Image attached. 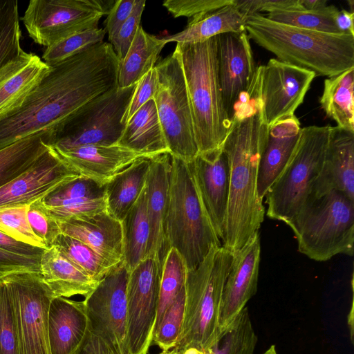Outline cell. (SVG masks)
Segmentation results:
<instances>
[{
  "instance_id": "obj_1",
  "label": "cell",
  "mask_w": 354,
  "mask_h": 354,
  "mask_svg": "<svg viewBox=\"0 0 354 354\" xmlns=\"http://www.w3.org/2000/svg\"><path fill=\"white\" fill-rule=\"evenodd\" d=\"M50 66L19 107L0 115V150L55 129L85 104L118 86L119 60L108 42Z\"/></svg>"
},
{
  "instance_id": "obj_2",
  "label": "cell",
  "mask_w": 354,
  "mask_h": 354,
  "mask_svg": "<svg viewBox=\"0 0 354 354\" xmlns=\"http://www.w3.org/2000/svg\"><path fill=\"white\" fill-rule=\"evenodd\" d=\"M268 131L259 111L246 119L232 122L221 145L230 166L222 245L233 253L259 232L264 219L265 208L258 194L257 180Z\"/></svg>"
},
{
  "instance_id": "obj_3",
  "label": "cell",
  "mask_w": 354,
  "mask_h": 354,
  "mask_svg": "<svg viewBox=\"0 0 354 354\" xmlns=\"http://www.w3.org/2000/svg\"><path fill=\"white\" fill-rule=\"evenodd\" d=\"M250 39L278 60L332 77L354 67V35L317 32L281 24L256 13L247 17Z\"/></svg>"
},
{
  "instance_id": "obj_4",
  "label": "cell",
  "mask_w": 354,
  "mask_h": 354,
  "mask_svg": "<svg viewBox=\"0 0 354 354\" xmlns=\"http://www.w3.org/2000/svg\"><path fill=\"white\" fill-rule=\"evenodd\" d=\"M232 259L233 252L214 245L196 268L187 270L183 322L172 349L204 351L218 344L222 295Z\"/></svg>"
},
{
  "instance_id": "obj_5",
  "label": "cell",
  "mask_w": 354,
  "mask_h": 354,
  "mask_svg": "<svg viewBox=\"0 0 354 354\" xmlns=\"http://www.w3.org/2000/svg\"><path fill=\"white\" fill-rule=\"evenodd\" d=\"M191 107L198 153L221 147L231 125L223 101L216 37L200 43H176Z\"/></svg>"
},
{
  "instance_id": "obj_6",
  "label": "cell",
  "mask_w": 354,
  "mask_h": 354,
  "mask_svg": "<svg viewBox=\"0 0 354 354\" xmlns=\"http://www.w3.org/2000/svg\"><path fill=\"white\" fill-rule=\"evenodd\" d=\"M165 234L187 270L196 268L214 245H222L201 199L187 162L171 156Z\"/></svg>"
},
{
  "instance_id": "obj_7",
  "label": "cell",
  "mask_w": 354,
  "mask_h": 354,
  "mask_svg": "<svg viewBox=\"0 0 354 354\" xmlns=\"http://www.w3.org/2000/svg\"><path fill=\"white\" fill-rule=\"evenodd\" d=\"M297 241L298 251L317 261L354 253V201L332 190L309 196L286 223Z\"/></svg>"
},
{
  "instance_id": "obj_8",
  "label": "cell",
  "mask_w": 354,
  "mask_h": 354,
  "mask_svg": "<svg viewBox=\"0 0 354 354\" xmlns=\"http://www.w3.org/2000/svg\"><path fill=\"white\" fill-rule=\"evenodd\" d=\"M129 274V269L120 261L84 297L87 325L76 354H130L127 312Z\"/></svg>"
},
{
  "instance_id": "obj_9",
  "label": "cell",
  "mask_w": 354,
  "mask_h": 354,
  "mask_svg": "<svg viewBox=\"0 0 354 354\" xmlns=\"http://www.w3.org/2000/svg\"><path fill=\"white\" fill-rule=\"evenodd\" d=\"M330 128L328 124L301 129L290 158L265 196L269 218L286 224L312 194L324 160Z\"/></svg>"
},
{
  "instance_id": "obj_10",
  "label": "cell",
  "mask_w": 354,
  "mask_h": 354,
  "mask_svg": "<svg viewBox=\"0 0 354 354\" xmlns=\"http://www.w3.org/2000/svg\"><path fill=\"white\" fill-rule=\"evenodd\" d=\"M137 84L117 86L85 104L53 129L51 147L62 151L87 145H117Z\"/></svg>"
},
{
  "instance_id": "obj_11",
  "label": "cell",
  "mask_w": 354,
  "mask_h": 354,
  "mask_svg": "<svg viewBox=\"0 0 354 354\" xmlns=\"http://www.w3.org/2000/svg\"><path fill=\"white\" fill-rule=\"evenodd\" d=\"M158 89L154 96L169 153L186 162L198 154L185 80L178 52L155 66Z\"/></svg>"
},
{
  "instance_id": "obj_12",
  "label": "cell",
  "mask_w": 354,
  "mask_h": 354,
  "mask_svg": "<svg viewBox=\"0 0 354 354\" xmlns=\"http://www.w3.org/2000/svg\"><path fill=\"white\" fill-rule=\"evenodd\" d=\"M12 300L19 354H50L48 313L54 297L39 272L1 275Z\"/></svg>"
},
{
  "instance_id": "obj_13",
  "label": "cell",
  "mask_w": 354,
  "mask_h": 354,
  "mask_svg": "<svg viewBox=\"0 0 354 354\" xmlns=\"http://www.w3.org/2000/svg\"><path fill=\"white\" fill-rule=\"evenodd\" d=\"M105 15L99 0H31L21 20L32 40L48 48L97 28Z\"/></svg>"
},
{
  "instance_id": "obj_14",
  "label": "cell",
  "mask_w": 354,
  "mask_h": 354,
  "mask_svg": "<svg viewBox=\"0 0 354 354\" xmlns=\"http://www.w3.org/2000/svg\"><path fill=\"white\" fill-rule=\"evenodd\" d=\"M162 264L148 257L129 271L127 286V345L130 354H147L159 302Z\"/></svg>"
},
{
  "instance_id": "obj_15",
  "label": "cell",
  "mask_w": 354,
  "mask_h": 354,
  "mask_svg": "<svg viewBox=\"0 0 354 354\" xmlns=\"http://www.w3.org/2000/svg\"><path fill=\"white\" fill-rule=\"evenodd\" d=\"M315 77L310 71L276 58L262 65L261 114L268 127L295 115Z\"/></svg>"
},
{
  "instance_id": "obj_16",
  "label": "cell",
  "mask_w": 354,
  "mask_h": 354,
  "mask_svg": "<svg viewBox=\"0 0 354 354\" xmlns=\"http://www.w3.org/2000/svg\"><path fill=\"white\" fill-rule=\"evenodd\" d=\"M80 176L50 146L27 169L0 188V209L29 205Z\"/></svg>"
},
{
  "instance_id": "obj_17",
  "label": "cell",
  "mask_w": 354,
  "mask_h": 354,
  "mask_svg": "<svg viewBox=\"0 0 354 354\" xmlns=\"http://www.w3.org/2000/svg\"><path fill=\"white\" fill-rule=\"evenodd\" d=\"M187 165L208 216L222 241L230 188L227 157L221 147L198 153Z\"/></svg>"
},
{
  "instance_id": "obj_18",
  "label": "cell",
  "mask_w": 354,
  "mask_h": 354,
  "mask_svg": "<svg viewBox=\"0 0 354 354\" xmlns=\"http://www.w3.org/2000/svg\"><path fill=\"white\" fill-rule=\"evenodd\" d=\"M260 254L259 232L242 248L233 253L222 295L219 320L221 336L257 292Z\"/></svg>"
},
{
  "instance_id": "obj_19",
  "label": "cell",
  "mask_w": 354,
  "mask_h": 354,
  "mask_svg": "<svg viewBox=\"0 0 354 354\" xmlns=\"http://www.w3.org/2000/svg\"><path fill=\"white\" fill-rule=\"evenodd\" d=\"M216 44L219 84L232 123L234 104L249 85L257 67L246 31L221 34L216 36Z\"/></svg>"
},
{
  "instance_id": "obj_20",
  "label": "cell",
  "mask_w": 354,
  "mask_h": 354,
  "mask_svg": "<svg viewBox=\"0 0 354 354\" xmlns=\"http://www.w3.org/2000/svg\"><path fill=\"white\" fill-rule=\"evenodd\" d=\"M171 155L165 153L151 158L145 183L147 209L150 225L147 256L162 264L169 248L165 234L169 204Z\"/></svg>"
},
{
  "instance_id": "obj_21",
  "label": "cell",
  "mask_w": 354,
  "mask_h": 354,
  "mask_svg": "<svg viewBox=\"0 0 354 354\" xmlns=\"http://www.w3.org/2000/svg\"><path fill=\"white\" fill-rule=\"evenodd\" d=\"M332 190L354 201V132L337 126H331L323 165L311 194L319 196Z\"/></svg>"
},
{
  "instance_id": "obj_22",
  "label": "cell",
  "mask_w": 354,
  "mask_h": 354,
  "mask_svg": "<svg viewBox=\"0 0 354 354\" xmlns=\"http://www.w3.org/2000/svg\"><path fill=\"white\" fill-rule=\"evenodd\" d=\"M58 223L62 234L83 242L113 265L122 261V223L107 211Z\"/></svg>"
},
{
  "instance_id": "obj_23",
  "label": "cell",
  "mask_w": 354,
  "mask_h": 354,
  "mask_svg": "<svg viewBox=\"0 0 354 354\" xmlns=\"http://www.w3.org/2000/svg\"><path fill=\"white\" fill-rule=\"evenodd\" d=\"M56 151L80 175L104 185L136 159L143 157L118 145H87Z\"/></svg>"
},
{
  "instance_id": "obj_24",
  "label": "cell",
  "mask_w": 354,
  "mask_h": 354,
  "mask_svg": "<svg viewBox=\"0 0 354 354\" xmlns=\"http://www.w3.org/2000/svg\"><path fill=\"white\" fill-rule=\"evenodd\" d=\"M86 325L83 301L53 297L48 313L50 354H76L84 339Z\"/></svg>"
},
{
  "instance_id": "obj_25",
  "label": "cell",
  "mask_w": 354,
  "mask_h": 354,
  "mask_svg": "<svg viewBox=\"0 0 354 354\" xmlns=\"http://www.w3.org/2000/svg\"><path fill=\"white\" fill-rule=\"evenodd\" d=\"M300 122L295 115L269 127L267 142L259 167L257 191L261 200L290 158L299 138Z\"/></svg>"
},
{
  "instance_id": "obj_26",
  "label": "cell",
  "mask_w": 354,
  "mask_h": 354,
  "mask_svg": "<svg viewBox=\"0 0 354 354\" xmlns=\"http://www.w3.org/2000/svg\"><path fill=\"white\" fill-rule=\"evenodd\" d=\"M51 66L26 53L0 74V115L17 109L48 73Z\"/></svg>"
},
{
  "instance_id": "obj_27",
  "label": "cell",
  "mask_w": 354,
  "mask_h": 354,
  "mask_svg": "<svg viewBox=\"0 0 354 354\" xmlns=\"http://www.w3.org/2000/svg\"><path fill=\"white\" fill-rule=\"evenodd\" d=\"M40 273L54 297H84L99 281L90 277L68 260L55 246L46 249L39 259Z\"/></svg>"
},
{
  "instance_id": "obj_28",
  "label": "cell",
  "mask_w": 354,
  "mask_h": 354,
  "mask_svg": "<svg viewBox=\"0 0 354 354\" xmlns=\"http://www.w3.org/2000/svg\"><path fill=\"white\" fill-rule=\"evenodd\" d=\"M117 145L147 158L169 153L153 99L128 120Z\"/></svg>"
},
{
  "instance_id": "obj_29",
  "label": "cell",
  "mask_w": 354,
  "mask_h": 354,
  "mask_svg": "<svg viewBox=\"0 0 354 354\" xmlns=\"http://www.w3.org/2000/svg\"><path fill=\"white\" fill-rule=\"evenodd\" d=\"M247 17L232 3L189 19L184 30L162 39L166 44L172 41L194 44L223 33L245 32Z\"/></svg>"
},
{
  "instance_id": "obj_30",
  "label": "cell",
  "mask_w": 354,
  "mask_h": 354,
  "mask_svg": "<svg viewBox=\"0 0 354 354\" xmlns=\"http://www.w3.org/2000/svg\"><path fill=\"white\" fill-rule=\"evenodd\" d=\"M151 158L140 157L106 184L107 212L122 221L138 199L148 175Z\"/></svg>"
},
{
  "instance_id": "obj_31",
  "label": "cell",
  "mask_w": 354,
  "mask_h": 354,
  "mask_svg": "<svg viewBox=\"0 0 354 354\" xmlns=\"http://www.w3.org/2000/svg\"><path fill=\"white\" fill-rule=\"evenodd\" d=\"M165 44L162 38L147 33L140 25L127 55L119 63L118 87L127 88L137 84L154 68Z\"/></svg>"
},
{
  "instance_id": "obj_32",
  "label": "cell",
  "mask_w": 354,
  "mask_h": 354,
  "mask_svg": "<svg viewBox=\"0 0 354 354\" xmlns=\"http://www.w3.org/2000/svg\"><path fill=\"white\" fill-rule=\"evenodd\" d=\"M354 67L324 81L319 102L337 127L354 132Z\"/></svg>"
},
{
  "instance_id": "obj_33",
  "label": "cell",
  "mask_w": 354,
  "mask_h": 354,
  "mask_svg": "<svg viewBox=\"0 0 354 354\" xmlns=\"http://www.w3.org/2000/svg\"><path fill=\"white\" fill-rule=\"evenodd\" d=\"M53 129L43 130L0 150V188L27 169L50 146Z\"/></svg>"
},
{
  "instance_id": "obj_34",
  "label": "cell",
  "mask_w": 354,
  "mask_h": 354,
  "mask_svg": "<svg viewBox=\"0 0 354 354\" xmlns=\"http://www.w3.org/2000/svg\"><path fill=\"white\" fill-rule=\"evenodd\" d=\"M121 223L122 261L130 271L147 256L150 225L147 209L145 186Z\"/></svg>"
},
{
  "instance_id": "obj_35",
  "label": "cell",
  "mask_w": 354,
  "mask_h": 354,
  "mask_svg": "<svg viewBox=\"0 0 354 354\" xmlns=\"http://www.w3.org/2000/svg\"><path fill=\"white\" fill-rule=\"evenodd\" d=\"M53 246H55L68 260L93 279L100 281L115 266L83 242L60 234Z\"/></svg>"
},
{
  "instance_id": "obj_36",
  "label": "cell",
  "mask_w": 354,
  "mask_h": 354,
  "mask_svg": "<svg viewBox=\"0 0 354 354\" xmlns=\"http://www.w3.org/2000/svg\"><path fill=\"white\" fill-rule=\"evenodd\" d=\"M18 1L0 0V74L25 52L21 47Z\"/></svg>"
},
{
  "instance_id": "obj_37",
  "label": "cell",
  "mask_w": 354,
  "mask_h": 354,
  "mask_svg": "<svg viewBox=\"0 0 354 354\" xmlns=\"http://www.w3.org/2000/svg\"><path fill=\"white\" fill-rule=\"evenodd\" d=\"M339 9L334 5L326 6L315 10H274L266 15L268 19L304 29L341 34L335 25V17Z\"/></svg>"
},
{
  "instance_id": "obj_38",
  "label": "cell",
  "mask_w": 354,
  "mask_h": 354,
  "mask_svg": "<svg viewBox=\"0 0 354 354\" xmlns=\"http://www.w3.org/2000/svg\"><path fill=\"white\" fill-rule=\"evenodd\" d=\"M187 272L181 256L175 249L170 248L162 266L158 308L153 330L160 322L165 312L185 287Z\"/></svg>"
},
{
  "instance_id": "obj_39",
  "label": "cell",
  "mask_w": 354,
  "mask_h": 354,
  "mask_svg": "<svg viewBox=\"0 0 354 354\" xmlns=\"http://www.w3.org/2000/svg\"><path fill=\"white\" fill-rule=\"evenodd\" d=\"M257 336L246 307L213 347L214 354H254Z\"/></svg>"
},
{
  "instance_id": "obj_40",
  "label": "cell",
  "mask_w": 354,
  "mask_h": 354,
  "mask_svg": "<svg viewBox=\"0 0 354 354\" xmlns=\"http://www.w3.org/2000/svg\"><path fill=\"white\" fill-rule=\"evenodd\" d=\"M105 193L106 185L81 175L57 186L41 201L46 207H52L64 201L104 198Z\"/></svg>"
},
{
  "instance_id": "obj_41",
  "label": "cell",
  "mask_w": 354,
  "mask_h": 354,
  "mask_svg": "<svg viewBox=\"0 0 354 354\" xmlns=\"http://www.w3.org/2000/svg\"><path fill=\"white\" fill-rule=\"evenodd\" d=\"M106 34L104 28L98 27L74 34L46 48L42 55L43 61L49 66L54 65L102 42Z\"/></svg>"
},
{
  "instance_id": "obj_42",
  "label": "cell",
  "mask_w": 354,
  "mask_h": 354,
  "mask_svg": "<svg viewBox=\"0 0 354 354\" xmlns=\"http://www.w3.org/2000/svg\"><path fill=\"white\" fill-rule=\"evenodd\" d=\"M186 299L185 287L165 312L160 322L153 332L152 344L162 351L172 349L182 328Z\"/></svg>"
},
{
  "instance_id": "obj_43",
  "label": "cell",
  "mask_w": 354,
  "mask_h": 354,
  "mask_svg": "<svg viewBox=\"0 0 354 354\" xmlns=\"http://www.w3.org/2000/svg\"><path fill=\"white\" fill-rule=\"evenodd\" d=\"M0 354H19L17 328L8 288L0 275Z\"/></svg>"
},
{
  "instance_id": "obj_44",
  "label": "cell",
  "mask_w": 354,
  "mask_h": 354,
  "mask_svg": "<svg viewBox=\"0 0 354 354\" xmlns=\"http://www.w3.org/2000/svg\"><path fill=\"white\" fill-rule=\"evenodd\" d=\"M27 209L28 205L0 209V230L17 240L46 249L28 224Z\"/></svg>"
},
{
  "instance_id": "obj_45",
  "label": "cell",
  "mask_w": 354,
  "mask_h": 354,
  "mask_svg": "<svg viewBox=\"0 0 354 354\" xmlns=\"http://www.w3.org/2000/svg\"><path fill=\"white\" fill-rule=\"evenodd\" d=\"M27 220L33 233L41 241L46 249L51 248L62 234L59 224L51 216L41 200L29 205Z\"/></svg>"
},
{
  "instance_id": "obj_46",
  "label": "cell",
  "mask_w": 354,
  "mask_h": 354,
  "mask_svg": "<svg viewBox=\"0 0 354 354\" xmlns=\"http://www.w3.org/2000/svg\"><path fill=\"white\" fill-rule=\"evenodd\" d=\"M46 208L58 222L71 217L93 216L107 211L106 197L64 201Z\"/></svg>"
},
{
  "instance_id": "obj_47",
  "label": "cell",
  "mask_w": 354,
  "mask_h": 354,
  "mask_svg": "<svg viewBox=\"0 0 354 354\" xmlns=\"http://www.w3.org/2000/svg\"><path fill=\"white\" fill-rule=\"evenodd\" d=\"M262 65L257 66L248 87L240 93L233 109L232 121L250 118L261 110Z\"/></svg>"
},
{
  "instance_id": "obj_48",
  "label": "cell",
  "mask_w": 354,
  "mask_h": 354,
  "mask_svg": "<svg viewBox=\"0 0 354 354\" xmlns=\"http://www.w3.org/2000/svg\"><path fill=\"white\" fill-rule=\"evenodd\" d=\"M145 3V1L138 0L131 16L112 36L108 37L119 63L123 60L127 55L140 26Z\"/></svg>"
},
{
  "instance_id": "obj_49",
  "label": "cell",
  "mask_w": 354,
  "mask_h": 354,
  "mask_svg": "<svg viewBox=\"0 0 354 354\" xmlns=\"http://www.w3.org/2000/svg\"><path fill=\"white\" fill-rule=\"evenodd\" d=\"M232 3L233 0H167L162 6L175 18L186 17L192 19Z\"/></svg>"
},
{
  "instance_id": "obj_50",
  "label": "cell",
  "mask_w": 354,
  "mask_h": 354,
  "mask_svg": "<svg viewBox=\"0 0 354 354\" xmlns=\"http://www.w3.org/2000/svg\"><path fill=\"white\" fill-rule=\"evenodd\" d=\"M158 76L156 66L138 82L128 110L123 118L126 124L128 120L147 102L154 98L158 89Z\"/></svg>"
},
{
  "instance_id": "obj_51",
  "label": "cell",
  "mask_w": 354,
  "mask_h": 354,
  "mask_svg": "<svg viewBox=\"0 0 354 354\" xmlns=\"http://www.w3.org/2000/svg\"><path fill=\"white\" fill-rule=\"evenodd\" d=\"M233 3L246 17L262 11L304 10L299 0H233Z\"/></svg>"
},
{
  "instance_id": "obj_52",
  "label": "cell",
  "mask_w": 354,
  "mask_h": 354,
  "mask_svg": "<svg viewBox=\"0 0 354 354\" xmlns=\"http://www.w3.org/2000/svg\"><path fill=\"white\" fill-rule=\"evenodd\" d=\"M138 0H117L104 20L108 37L112 36L132 14Z\"/></svg>"
},
{
  "instance_id": "obj_53",
  "label": "cell",
  "mask_w": 354,
  "mask_h": 354,
  "mask_svg": "<svg viewBox=\"0 0 354 354\" xmlns=\"http://www.w3.org/2000/svg\"><path fill=\"white\" fill-rule=\"evenodd\" d=\"M18 271L39 272V259L0 250V275Z\"/></svg>"
},
{
  "instance_id": "obj_54",
  "label": "cell",
  "mask_w": 354,
  "mask_h": 354,
  "mask_svg": "<svg viewBox=\"0 0 354 354\" xmlns=\"http://www.w3.org/2000/svg\"><path fill=\"white\" fill-rule=\"evenodd\" d=\"M0 250L20 256L40 259L46 249L17 240L0 230Z\"/></svg>"
},
{
  "instance_id": "obj_55",
  "label": "cell",
  "mask_w": 354,
  "mask_h": 354,
  "mask_svg": "<svg viewBox=\"0 0 354 354\" xmlns=\"http://www.w3.org/2000/svg\"><path fill=\"white\" fill-rule=\"evenodd\" d=\"M354 12L346 9L339 10L335 17V25L340 33L354 35Z\"/></svg>"
},
{
  "instance_id": "obj_56",
  "label": "cell",
  "mask_w": 354,
  "mask_h": 354,
  "mask_svg": "<svg viewBox=\"0 0 354 354\" xmlns=\"http://www.w3.org/2000/svg\"><path fill=\"white\" fill-rule=\"evenodd\" d=\"M299 3L304 10H315L327 6L326 0H299Z\"/></svg>"
},
{
  "instance_id": "obj_57",
  "label": "cell",
  "mask_w": 354,
  "mask_h": 354,
  "mask_svg": "<svg viewBox=\"0 0 354 354\" xmlns=\"http://www.w3.org/2000/svg\"><path fill=\"white\" fill-rule=\"evenodd\" d=\"M262 354H277L275 346L272 345Z\"/></svg>"
},
{
  "instance_id": "obj_58",
  "label": "cell",
  "mask_w": 354,
  "mask_h": 354,
  "mask_svg": "<svg viewBox=\"0 0 354 354\" xmlns=\"http://www.w3.org/2000/svg\"><path fill=\"white\" fill-rule=\"evenodd\" d=\"M159 354H182L181 353L175 351L174 349H171L167 351H162Z\"/></svg>"
}]
</instances>
